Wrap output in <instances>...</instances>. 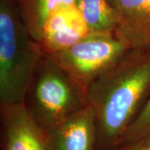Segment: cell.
Listing matches in <instances>:
<instances>
[{
	"label": "cell",
	"mask_w": 150,
	"mask_h": 150,
	"mask_svg": "<svg viewBox=\"0 0 150 150\" xmlns=\"http://www.w3.org/2000/svg\"><path fill=\"white\" fill-rule=\"evenodd\" d=\"M46 132L50 150H97L96 114L90 104Z\"/></svg>",
	"instance_id": "obj_6"
},
{
	"label": "cell",
	"mask_w": 150,
	"mask_h": 150,
	"mask_svg": "<svg viewBox=\"0 0 150 150\" xmlns=\"http://www.w3.org/2000/svg\"><path fill=\"white\" fill-rule=\"evenodd\" d=\"M116 34L132 50L150 52V0H111Z\"/></svg>",
	"instance_id": "obj_7"
},
{
	"label": "cell",
	"mask_w": 150,
	"mask_h": 150,
	"mask_svg": "<svg viewBox=\"0 0 150 150\" xmlns=\"http://www.w3.org/2000/svg\"><path fill=\"white\" fill-rule=\"evenodd\" d=\"M2 150H50L46 130L24 103L0 104Z\"/></svg>",
	"instance_id": "obj_5"
},
{
	"label": "cell",
	"mask_w": 150,
	"mask_h": 150,
	"mask_svg": "<svg viewBox=\"0 0 150 150\" xmlns=\"http://www.w3.org/2000/svg\"><path fill=\"white\" fill-rule=\"evenodd\" d=\"M116 150H150V143H141L129 146H125Z\"/></svg>",
	"instance_id": "obj_12"
},
{
	"label": "cell",
	"mask_w": 150,
	"mask_h": 150,
	"mask_svg": "<svg viewBox=\"0 0 150 150\" xmlns=\"http://www.w3.org/2000/svg\"><path fill=\"white\" fill-rule=\"evenodd\" d=\"M150 97V52L130 50L88 88L97 150H115Z\"/></svg>",
	"instance_id": "obj_1"
},
{
	"label": "cell",
	"mask_w": 150,
	"mask_h": 150,
	"mask_svg": "<svg viewBox=\"0 0 150 150\" xmlns=\"http://www.w3.org/2000/svg\"><path fill=\"white\" fill-rule=\"evenodd\" d=\"M141 143H150V97L134 123L123 134L117 149Z\"/></svg>",
	"instance_id": "obj_11"
},
{
	"label": "cell",
	"mask_w": 150,
	"mask_h": 150,
	"mask_svg": "<svg viewBox=\"0 0 150 150\" xmlns=\"http://www.w3.org/2000/svg\"><path fill=\"white\" fill-rule=\"evenodd\" d=\"M29 31L39 42L43 27L49 17L65 6L74 4V0H15Z\"/></svg>",
	"instance_id": "obj_9"
},
{
	"label": "cell",
	"mask_w": 150,
	"mask_h": 150,
	"mask_svg": "<svg viewBox=\"0 0 150 150\" xmlns=\"http://www.w3.org/2000/svg\"><path fill=\"white\" fill-rule=\"evenodd\" d=\"M130 50L114 31H89L71 47L50 57L88 90Z\"/></svg>",
	"instance_id": "obj_4"
},
{
	"label": "cell",
	"mask_w": 150,
	"mask_h": 150,
	"mask_svg": "<svg viewBox=\"0 0 150 150\" xmlns=\"http://www.w3.org/2000/svg\"><path fill=\"white\" fill-rule=\"evenodd\" d=\"M44 57L15 0H0V104L23 103Z\"/></svg>",
	"instance_id": "obj_2"
},
{
	"label": "cell",
	"mask_w": 150,
	"mask_h": 150,
	"mask_svg": "<svg viewBox=\"0 0 150 150\" xmlns=\"http://www.w3.org/2000/svg\"><path fill=\"white\" fill-rule=\"evenodd\" d=\"M89 31H115L117 19L111 0H74Z\"/></svg>",
	"instance_id": "obj_10"
},
{
	"label": "cell",
	"mask_w": 150,
	"mask_h": 150,
	"mask_svg": "<svg viewBox=\"0 0 150 150\" xmlns=\"http://www.w3.org/2000/svg\"><path fill=\"white\" fill-rule=\"evenodd\" d=\"M23 103L46 131L89 104L88 90L47 55L38 66Z\"/></svg>",
	"instance_id": "obj_3"
},
{
	"label": "cell",
	"mask_w": 150,
	"mask_h": 150,
	"mask_svg": "<svg viewBox=\"0 0 150 150\" xmlns=\"http://www.w3.org/2000/svg\"><path fill=\"white\" fill-rule=\"evenodd\" d=\"M88 32L76 6H65L49 17L38 43L43 54L50 56L71 47Z\"/></svg>",
	"instance_id": "obj_8"
}]
</instances>
